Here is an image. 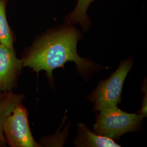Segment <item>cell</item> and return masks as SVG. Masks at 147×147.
Wrapping results in <instances>:
<instances>
[{"label": "cell", "instance_id": "cell-1", "mask_svg": "<svg viewBox=\"0 0 147 147\" xmlns=\"http://www.w3.org/2000/svg\"><path fill=\"white\" fill-rule=\"evenodd\" d=\"M81 36L79 30L68 24L46 32L23 53L21 58L23 67H29L37 74L45 71L51 82L53 71L63 67L68 62L76 63L82 73L89 71L94 68V64L80 57L77 52Z\"/></svg>", "mask_w": 147, "mask_h": 147}, {"label": "cell", "instance_id": "cell-2", "mask_svg": "<svg viewBox=\"0 0 147 147\" xmlns=\"http://www.w3.org/2000/svg\"><path fill=\"white\" fill-rule=\"evenodd\" d=\"M144 116L123 112L117 106L100 111L94 125L95 133L111 139L135 131L140 126Z\"/></svg>", "mask_w": 147, "mask_h": 147}, {"label": "cell", "instance_id": "cell-3", "mask_svg": "<svg viewBox=\"0 0 147 147\" xmlns=\"http://www.w3.org/2000/svg\"><path fill=\"white\" fill-rule=\"evenodd\" d=\"M129 58L122 62L115 73L106 80L101 81L90 96L95 110L117 106L121 102V94L125 80L132 66Z\"/></svg>", "mask_w": 147, "mask_h": 147}, {"label": "cell", "instance_id": "cell-4", "mask_svg": "<svg viewBox=\"0 0 147 147\" xmlns=\"http://www.w3.org/2000/svg\"><path fill=\"white\" fill-rule=\"evenodd\" d=\"M3 134L10 147H42L32 136L28 119V111L19 102L3 124Z\"/></svg>", "mask_w": 147, "mask_h": 147}, {"label": "cell", "instance_id": "cell-5", "mask_svg": "<svg viewBox=\"0 0 147 147\" xmlns=\"http://www.w3.org/2000/svg\"><path fill=\"white\" fill-rule=\"evenodd\" d=\"M22 68L21 59L17 58L14 49L0 43V93L16 88Z\"/></svg>", "mask_w": 147, "mask_h": 147}, {"label": "cell", "instance_id": "cell-6", "mask_svg": "<svg viewBox=\"0 0 147 147\" xmlns=\"http://www.w3.org/2000/svg\"><path fill=\"white\" fill-rule=\"evenodd\" d=\"M75 144L78 147H120V145L110 138L90 131L83 124L79 125L78 136L75 141Z\"/></svg>", "mask_w": 147, "mask_h": 147}, {"label": "cell", "instance_id": "cell-7", "mask_svg": "<svg viewBox=\"0 0 147 147\" xmlns=\"http://www.w3.org/2000/svg\"><path fill=\"white\" fill-rule=\"evenodd\" d=\"M24 98L23 95L16 94L13 90L0 93V147H7L2 129L3 122L13 112L16 105L22 102Z\"/></svg>", "mask_w": 147, "mask_h": 147}, {"label": "cell", "instance_id": "cell-8", "mask_svg": "<svg viewBox=\"0 0 147 147\" xmlns=\"http://www.w3.org/2000/svg\"><path fill=\"white\" fill-rule=\"evenodd\" d=\"M94 0H78V3L73 11L69 13L65 18V23L68 25L79 24L84 31L90 26L88 15L89 5Z\"/></svg>", "mask_w": 147, "mask_h": 147}, {"label": "cell", "instance_id": "cell-9", "mask_svg": "<svg viewBox=\"0 0 147 147\" xmlns=\"http://www.w3.org/2000/svg\"><path fill=\"white\" fill-rule=\"evenodd\" d=\"M8 0H0V43L14 49V36L9 26L5 14V7Z\"/></svg>", "mask_w": 147, "mask_h": 147}]
</instances>
